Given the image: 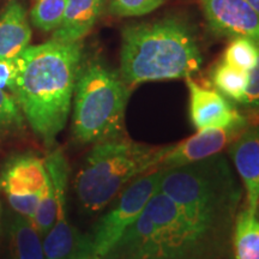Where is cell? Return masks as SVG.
Listing matches in <instances>:
<instances>
[{
    "label": "cell",
    "mask_w": 259,
    "mask_h": 259,
    "mask_svg": "<svg viewBox=\"0 0 259 259\" xmlns=\"http://www.w3.org/2000/svg\"><path fill=\"white\" fill-rule=\"evenodd\" d=\"M50 183L45 164L34 154H19L6 162L0 173V189L18 215L31 220Z\"/></svg>",
    "instance_id": "cell-8"
},
{
    "label": "cell",
    "mask_w": 259,
    "mask_h": 259,
    "mask_svg": "<svg viewBox=\"0 0 259 259\" xmlns=\"http://www.w3.org/2000/svg\"><path fill=\"white\" fill-rule=\"evenodd\" d=\"M248 74L221 60L212 69L210 79L220 94L231 101L241 103L248 87Z\"/></svg>",
    "instance_id": "cell-18"
},
{
    "label": "cell",
    "mask_w": 259,
    "mask_h": 259,
    "mask_svg": "<svg viewBox=\"0 0 259 259\" xmlns=\"http://www.w3.org/2000/svg\"><path fill=\"white\" fill-rule=\"evenodd\" d=\"M228 238L196 226L156 192L141 216L100 259H219Z\"/></svg>",
    "instance_id": "cell-2"
},
{
    "label": "cell",
    "mask_w": 259,
    "mask_h": 259,
    "mask_svg": "<svg viewBox=\"0 0 259 259\" xmlns=\"http://www.w3.org/2000/svg\"><path fill=\"white\" fill-rule=\"evenodd\" d=\"M69 0H37L30 11L32 24L42 31H54L63 21Z\"/></svg>",
    "instance_id": "cell-20"
},
{
    "label": "cell",
    "mask_w": 259,
    "mask_h": 259,
    "mask_svg": "<svg viewBox=\"0 0 259 259\" xmlns=\"http://www.w3.org/2000/svg\"><path fill=\"white\" fill-rule=\"evenodd\" d=\"M245 2L247 3V4L254 10L255 14L259 16V0H245Z\"/></svg>",
    "instance_id": "cell-25"
},
{
    "label": "cell",
    "mask_w": 259,
    "mask_h": 259,
    "mask_svg": "<svg viewBox=\"0 0 259 259\" xmlns=\"http://www.w3.org/2000/svg\"><path fill=\"white\" fill-rule=\"evenodd\" d=\"M157 192L196 226L229 238L242 192L223 155L161 168Z\"/></svg>",
    "instance_id": "cell-3"
},
{
    "label": "cell",
    "mask_w": 259,
    "mask_h": 259,
    "mask_svg": "<svg viewBox=\"0 0 259 259\" xmlns=\"http://www.w3.org/2000/svg\"><path fill=\"white\" fill-rule=\"evenodd\" d=\"M161 168L138 177L120 192L119 198L100 218L92 232L80 234V259H100L134 225L151 197L157 192Z\"/></svg>",
    "instance_id": "cell-7"
},
{
    "label": "cell",
    "mask_w": 259,
    "mask_h": 259,
    "mask_svg": "<svg viewBox=\"0 0 259 259\" xmlns=\"http://www.w3.org/2000/svg\"><path fill=\"white\" fill-rule=\"evenodd\" d=\"M130 94L120 73L101 60L80 65L72 100L73 137L95 144L124 136Z\"/></svg>",
    "instance_id": "cell-6"
},
{
    "label": "cell",
    "mask_w": 259,
    "mask_h": 259,
    "mask_svg": "<svg viewBox=\"0 0 259 259\" xmlns=\"http://www.w3.org/2000/svg\"><path fill=\"white\" fill-rule=\"evenodd\" d=\"M164 0H109V14L119 17H139L155 11Z\"/></svg>",
    "instance_id": "cell-22"
},
{
    "label": "cell",
    "mask_w": 259,
    "mask_h": 259,
    "mask_svg": "<svg viewBox=\"0 0 259 259\" xmlns=\"http://www.w3.org/2000/svg\"><path fill=\"white\" fill-rule=\"evenodd\" d=\"M210 30L227 37L259 44V16L245 0H199Z\"/></svg>",
    "instance_id": "cell-11"
},
{
    "label": "cell",
    "mask_w": 259,
    "mask_h": 259,
    "mask_svg": "<svg viewBox=\"0 0 259 259\" xmlns=\"http://www.w3.org/2000/svg\"><path fill=\"white\" fill-rule=\"evenodd\" d=\"M21 56L22 69L12 96L32 132L51 148L66 126L83 46L80 41L51 40L29 46Z\"/></svg>",
    "instance_id": "cell-1"
},
{
    "label": "cell",
    "mask_w": 259,
    "mask_h": 259,
    "mask_svg": "<svg viewBox=\"0 0 259 259\" xmlns=\"http://www.w3.org/2000/svg\"><path fill=\"white\" fill-rule=\"evenodd\" d=\"M48 176L57 193L58 208L53 226L42 238L46 259H80V234L66 218L69 164L60 149L52 150L45 160Z\"/></svg>",
    "instance_id": "cell-9"
},
{
    "label": "cell",
    "mask_w": 259,
    "mask_h": 259,
    "mask_svg": "<svg viewBox=\"0 0 259 259\" xmlns=\"http://www.w3.org/2000/svg\"><path fill=\"white\" fill-rule=\"evenodd\" d=\"M203 56L190 25L163 18L125 27L121 34L120 73L128 87L192 77Z\"/></svg>",
    "instance_id": "cell-4"
},
{
    "label": "cell",
    "mask_w": 259,
    "mask_h": 259,
    "mask_svg": "<svg viewBox=\"0 0 259 259\" xmlns=\"http://www.w3.org/2000/svg\"><path fill=\"white\" fill-rule=\"evenodd\" d=\"M11 259H46L42 238L31 221L15 216L9 229Z\"/></svg>",
    "instance_id": "cell-16"
},
{
    "label": "cell",
    "mask_w": 259,
    "mask_h": 259,
    "mask_svg": "<svg viewBox=\"0 0 259 259\" xmlns=\"http://www.w3.org/2000/svg\"><path fill=\"white\" fill-rule=\"evenodd\" d=\"M235 259H259V210L242 209L232 229Z\"/></svg>",
    "instance_id": "cell-17"
},
{
    "label": "cell",
    "mask_w": 259,
    "mask_h": 259,
    "mask_svg": "<svg viewBox=\"0 0 259 259\" xmlns=\"http://www.w3.org/2000/svg\"><path fill=\"white\" fill-rule=\"evenodd\" d=\"M250 122L251 120H247L227 127L197 131L191 137L171 145L169 153L161 162V168L180 166L221 154L223 149L228 148L242 134Z\"/></svg>",
    "instance_id": "cell-12"
},
{
    "label": "cell",
    "mask_w": 259,
    "mask_h": 259,
    "mask_svg": "<svg viewBox=\"0 0 259 259\" xmlns=\"http://www.w3.org/2000/svg\"><path fill=\"white\" fill-rule=\"evenodd\" d=\"M107 0H69L59 28L52 40L64 44L79 42L89 34L105 10Z\"/></svg>",
    "instance_id": "cell-14"
},
{
    "label": "cell",
    "mask_w": 259,
    "mask_h": 259,
    "mask_svg": "<svg viewBox=\"0 0 259 259\" xmlns=\"http://www.w3.org/2000/svg\"><path fill=\"white\" fill-rule=\"evenodd\" d=\"M22 69V56L0 59V89L14 95Z\"/></svg>",
    "instance_id": "cell-23"
},
{
    "label": "cell",
    "mask_w": 259,
    "mask_h": 259,
    "mask_svg": "<svg viewBox=\"0 0 259 259\" xmlns=\"http://www.w3.org/2000/svg\"><path fill=\"white\" fill-rule=\"evenodd\" d=\"M258 46V60L255 66L248 74V87L240 105L259 108V44Z\"/></svg>",
    "instance_id": "cell-24"
},
{
    "label": "cell",
    "mask_w": 259,
    "mask_h": 259,
    "mask_svg": "<svg viewBox=\"0 0 259 259\" xmlns=\"http://www.w3.org/2000/svg\"><path fill=\"white\" fill-rule=\"evenodd\" d=\"M189 89V116L196 131L227 127L250 120L216 89L200 85L192 77L185 78Z\"/></svg>",
    "instance_id": "cell-10"
},
{
    "label": "cell",
    "mask_w": 259,
    "mask_h": 259,
    "mask_svg": "<svg viewBox=\"0 0 259 259\" xmlns=\"http://www.w3.org/2000/svg\"><path fill=\"white\" fill-rule=\"evenodd\" d=\"M30 40L25 10L17 2H11L0 17V59L18 57L29 47Z\"/></svg>",
    "instance_id": "cell-15"
},
{
    "label": "cell",
    "mask_w": 259,
    "mask_h": 259,
    "mask_svg": "<svg viewBox=\"0 0 259 259\" xmlns=\"http://www.w3.org/2000/svg\"><path fill=\"white\" fill-rule=\"evenodd\" d=\"M171 145L154 147L125 136L95 143L84 158L74 190L84 211L99 212L138 177L161 168Z\"/></svg>",
    "instance_id": "cell-5"
},
{
    "label": "cell",
    "mask_w": 259,
    "mask_h": 259,
    "mask_svg": "<svg viewBox=\"0 0 259 259\" xmlns=\"http://www.w3.org/2000/svg\"><path fill=\"white\" fill-rule=\"evenodd\" d=\"M24 128V116L15 97L0 89V142L18 135Z\"/></svg>",
    "instance_id": "cell-21"
},
{
    "label": "cell",
    "mask_w": 259,
    "mask_h": 259,
    "mask_svg": "<svg viewBox=\"0 0 259 259\" xmlns=\"http://www.w3.org/2000/svg\"><path fill=\"white\" fill-rule=\"evenodd\" d=\"M222 60L236 69L250 73L258 60L257 42L246 37H234L223 52Z\"/></svg>",
    "instance_id": "cell-19"
},
{
    "label": "cell",
    "mask_w": 259,
    "mask_h": 259,
    "mask_svg": "<svg viewBox=\"0 0 259 259\" xmlns=\"http://www.w3.org/2000/svg\"><path fill=\"white\" fill-rule=\"evenodd\" d=\"M0 227H2V204H0Z\"/></svg>",
    "instance_id": "cell-26"
},
{
    "label": "cell",
    "mask_w": 259,
    "mask_h": 259,
    "mask_svg": "<svg viewBox=\"0 0 259 259\" xmlns=\"http://www.w3.org/2000/svg\"><path fill=\"white\" fill-rule=\"evenodd\" d=\"M246 194V209L259 210V122H250L228 147Z\"/></svg>",
    "instance_id": "cell-13"
}]
</instances>
